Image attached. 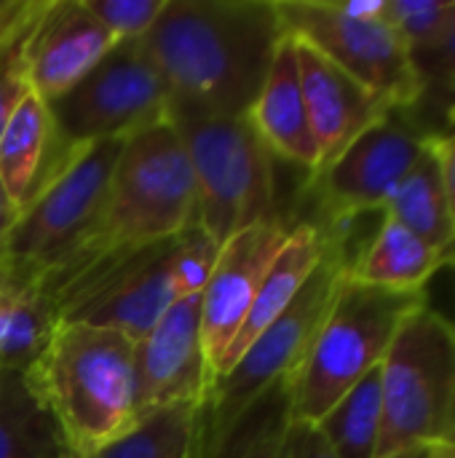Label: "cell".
I'll return each instance as SVG.
<instances>
[{"instance_id":"obj_32","label":"cell","mask_w":455,"mask_h":458,"mask_svg":"<svg viewBox=\"0 0 455 458\" xmlns=\"http://www.w3.org/2000/svg\"><path fill=\"white\" fill-rule=\"evenodd\" d=\"M432 282H442V298H445L442 306H432V309L453 327L455 333V242L451 247V260L445 263V268Z\"/></svg>"},{"instance_id":"obj_35","label":"cell","mask_w":455,"mask_h":458,"mask_svg":"<svg viewBox=\"0 0 455 458\" xmlns=\"http://www.w3.org/2000/svg\"><path fill=\"white\" fill-rule=\"evenodd\" d=\"M341 13L351 16V19H362V21H378L383 19L386 11V0H354V3H335Z\"/></svg>"},{"instance_id":"obj_36","label":"cell","mask_w":455,"mask_h":458,"mask_svg":"<svg viewBox=\"0 0 455 458\" xmlns=\"http://www.w3.org/2000/svg\"><path fill=\"white\" fill-rule=\"evenodd\" d=\"M19 284H29V282L21 279L5 260H0V298H3L5 293H11L13 287H19Z\"/></svg>"},{"instance_id":"obj_15","label":"cell","mask_w":455,"mask_h":458,"mask_svg":"<svg viewBox=\"0 0 455 458\" xmlns=\"http://www.w3.org/2000/svg\"><path fill=\"white\" fill-rule=\"evenodd\" d=\"M118 40L88 13L83 0H46L27 43L29 89L48 105L67 94Z\"/></svg>"},{"instance_id":"obj_16","label":"cell","mask_w":455,"mask_h":458,"mask_svg":"<svg viewBox=\"0 0 455 458\" xmlns=\"http://www.w3.org/2000/svg\"><path fill=\"white\" fill-rule=\"evenodd\" d=\"M295 54L306 110L319 150L316 169H322L392 107L381 105L365 86H359L338 64H333L327 56L298 38Z\"/></svg>"},{"instance_id":"obj_18","label":"cell","mask_w":455,"mask_h":458,"mask_svg":"<svg viewBox=\"0 0 455 458\" xmlns=\"http://www.w3.org/2000/svg\"><path fill=\"white\" fill-rule=\"evenodd\" d=\"M451 260V250H440L397 220L381 212L375 233L351 255L346 276L392 293H426L432 279Z\"/></svg>"},{"instance_id":"obj_11","label":"cell","mask_w":455,"mask_h":458,"mask_svg":"<svg viewBox=\"0 0 455 458\" xmlns=\"http://www.w3.org/2000/svg\"><path fill=\"white\" fill-rule=\"evenodd\" d=\"M48 110L54 142L46 166L72 148L129 140L172 118L169 91L142 40H118L67 94L48 102Z\"/></svg>"},{"instance_id":"obj_6","label":"cell","mask_w":455,"mask_h":458,"mask_svg":"<svg viewBox=\"0 0 455 458\" xmlns=\"http://www.w3.org/2000/svg\"><path fill=\"white\" fill-rule=\"evenodd\" d=\"M172 121L193 166L198 228L217 247L249 225L284 220L276 156L265 148L249 115L177 113Z\"/></svg>"},{"instance_id":"obj_33","label":"cell","mask_w":455,"mask_h":458,"mask_svg":"<svg viewBox=\"0 0 455 458\" xmlns=\"http://www.w3.org/2000/svg\"><path fill=\"white\" fill-rule=\"evenodd\" d=\"M287 427H276L271 432H265L263 437H257L241 456L236 458H284V437H287Z\"/></svg>"},{"instance_id":"obj_17","label":"cell","mask_w":455,"mask_h":458,"mask_svg":"<svg viewBox=\"0 0 455 458\" xmlns=\"http://www.w3.org/2000/svg\"><path fill=\"white\" fill-rule=\"evenodd\" d=\"M249 121L276 158L295 164L308 174L316 172L319 150L303 99L295 38L290 32H284L276 46L265 83L249 110Z\"/></svg>"},{"instance_id":"obj_13","label":"cell","mask_w":455,"mask_h":458,"mask_svg":"<svg viewBox=\"0 0 455 458\" xmlns=\"http://www.w3.org/2000/svg\"><path fill=\"white\" fill-rule=\"evenodd\" d=\"M290 231L292 225L284 220H265L233 233L217 250V260L201 293V341L209 394L220 378L228 349L255 303L263 276L284 247Z\"/></svg>"},{"instance_id":"obj_10","label":"cell","mask_w":455,"mask_h":458,"mask_svg":"<svg viewBox=\"0 0 455 458\" xmlns=\"http://www.w3.org/2000/svg\"><path fill=\"white\" fill-rule=\"evenodd\" d=\"M426 126L410 107L386 110L367 126L341 156L308 174L303 191L316 204V225L341 252L357 217L383 212L389 196L424 156L429 142Z\"/></svg>"},{"instance_id":"obj_20","label":"cell","mask_w":455,"mask_h":458,"mask_svg":"<svg viewBox=\"0 0 455 458\" xmlns=\"http://www.w3.org/2000/svg\"><path fill=\"white\" fill-rule=\"evenodd\" d=\"M54 142L48 105L29 89L0 134V180L19 209L35 193Z\"/></svg>"},{"instance_id":"obj_30","label":"cell","mask_w":455,"mask_h":458,"mask_svg":"<svg viewBox=\"0 0 455 458\" xmlns=\"http://www.w3.org/2000/svg\"><path fill=\"white\" fill-rule=\"evenodd\" d=\"M429 150L434 153L440 174H442V185H445L448 209H451V220H453L455 231V107L448 113L440 131H434L429 137Z\"/></svg>"},{"instance_id":"obj_2","label":"cell","mask_w":455,"mask_h":458,"mask_svg":"<svg viewBox=\"0 0 455 458\" xmlns=\"http://www.w3.org/2000/svg\"><path fill=\"white\" fill-rule=\"evenodd\" d=\"M196 225V177L185 142L169 118L123 142L91 231L59 268L38 282L51 293L107 252L164 242Z\"/></svg>"},{"instance_id":"obj_3","label":"cell","mask_w":455,"mask_h":458,"mask_svg":"<svg viewBox=\"0 0 455 458\" xmlns=\"http://www.w3.org/2000/svg\"><path fill=\"white\" fill-rule=\"evenodd\" d=\"M24 378L51 413L70 458L94 454L139 419L134 341L118 330L59 322Z\"/></svg>"},{"instance_id":"obj_7","label":"cell","mask_w":455,"mask_h":458,"mask_svg":"<svg viewBox=\"0 0 455 458\" xmlns=\"http://www.w3.org/2000/svg\"><path fill=\"white\" fill-rule=\"evenodd\" d=\"M378 458L448 440L455 413V333L424 303L397 330L381 362Z\"/></svg>"},{"instance_id":"obj_5","label":"cell","mask_w":455,"mask_h":458,"mask_svg":"<svg viewBox=\"0 0 455 458\" xmlns=\"http://www.w3.org/2000/svg\"><path fill=\"white\" fill-rule=\"evenodd\" d=\"M424 303L426 293H392L343 276L314 344L287 381L290 424H319L351 386L381 368L397 330Z\"/></svg>"},{"instance_id":"obj_14","label":"cell","mask_w":455,"mask_h":458,"mask_svg":"<svg viewBox=\"0 0 455 458\" xmlns=\"http://www.w3.org/2000/svg\"><path fill=\"white\" fill-rule=\"evenodd\" d=\"M134 370L137 416L180 403L206 405L209 378L201 341V293L177 301L134 344Z\"/></svg>"},{"instance_id":"obj_26","label":"cell","mask_w":455,"mask_h":458,"mask_svg":"<svg viewBox=\"0 0 455 458\" xmlns=\"http://www.w3.org/2000/svg\"><path fill=\"white\" fill-rule=\"evenodd\" d=\"M46 8V0L0 3V134L29 91L27 81V43Z\"/></svg>"},{"instance_id":"obj_38","label":"cell","mask_w":455,"mask_h":458,"mask_svg":"<svg viewBox=\"0 0 455 458\" xmlns=\"http://www.w3.org/2000/svg\"><path fill=\"white\" fill-rule=\"evenodd\" d=\"M429 458H455V445H451V443H440V445L432 448Z\"/></svg>"},{"instance_id":"obj_28","label":"cell","mask_w":455,"mask_h":458,"mask_svg":"<svg viewBox=\"0 0 455 458\" xmlns=\"http://www.w3.org/2000/svg\"><path fill=\"white\" fill-rule=\"evenodd\" d=\"M383 19L405 40L410 56L424 54L448 38L455 19V0H386Z\"/></svg>"},{"instance_id":"obj_4","label":"cell","mask_w":455,"mask_h":458,"mask_svg":"<svg viewBox=\"0 0 455 458\" xmlns=\"http://www.w3.org/2000/svg\"><path fill=\"white\" fill-rule=\"evenodd\" d=\"M217 250L196 225L164 242L107 252L48 295L59 322L110 327L137 344L177 301L204 293Z\"/></svg>"},{"instance_id":"obj_25","label":"cell","mask_w":455,"mask_h":458,"mask_svg":"<svg viewBox=\"0 0 455 458\" xmlns=\"http://www.w3.org/2000/svg\"><path fill=\"white\" fill-rule=\"evenodd\" d=\"M338 458H378L383 403L381 368L370 370L314 424Z\"/></svg>"},{"instance_id":"obj_23","label":"cell","mask_w":455,"mask_h":458,"mask_svg":"<svg viewBox=\"0 0 455 458\" xmlns=\"http://www.w3.org/2000/svg\"><path fill=\"white\" fill-rule=\"evenodd\" d=\"M0 458H70L24 373H0Z\"/></svg>"},{"instance_id":"obj_31","label":"cell","mask_w":455,"mask_h":458,"mask_svg":"<svg viewBox=\"0 0 455 458\" xmlns=\"http://www.w3.org/2000/svg\"><path fill=\"white\" fill-rule=\"evenodd\" d=\"M284 458H338L314 424H290L284 437Z\"/></svg>"},{"instance_id":"obj_37","label":"cell","mask_w":455,"mask_h":458,"mask_svg":"<svg viewBox=\"0 0 455 458\" xmlns=\"http://www.w3.org/2000/svg\"><path fill=\"white\" fill-rule=\"evenodd\" d=\"M434 448V445H432ZM432 448H410V451H400L394 456H383V458H429Z\"/></svg>"},{"instance_id":"obj_12","label":"cell","mask_w":455,"mask_h":458,"mask_svg":"<svg viewBox=\"0 0 455 458\" xmlns=\"http://www.w3.org/2000/svg\"><path fill=\"white\" fill-rule=\"evenodd\" d=\"M284 32L308 43L386 107H416L421 81L405 40L386 19L362 21L322 0L276 3Z\"/></svg>"},{"instance_id":"obj_8","label":"cell","mask_w":455,"mask_h":458,"mask_svg":"<svg viewBox=\"0 0 455 458\" xmlns=\"http://www.w3.org/2000/svg\"><path fill=\"white\" fill-rule=\"evenodd\" d=\"M346 276V258L330 242L327 255L308 276L290 309L268 325L241 360L215 384L201 411V451L198 458H209L236 421L274 386L287 384L314 344L335 295Z\"/></svg>"},{"instance_id":"obj_29","label":"cell","mask_w":455,"mask_h":458,"mask_svg":"<svg viewBox=\"0 0 455 458\" xmlns=\"http://www.w3.org/2000/svg\"><path fill=\"white\" fill-rule=\"evenodd\" d=\"M83 5L115 40H142L158 21L166 0H83Z\"/></svg>"},{"instance_id":"obj_19","label":"cell","mask_w":455,"mask_h":458,"mask_svg":"<svg viewBox=\"0 0 455 458\" xmlns=\"http://www.w3.org/2000/svg\"><path fill=\"white\" fill-rule=\"evenodd\" d=\"M327 247H330V242L324 239V233L316 225L303 223V220L298 225H292L284 247L279 250L268 274L263 276V284L255 295V303H252L239 335L233 338L231 349L223 360L220 378L241 360V354L252 346V341L290 309V303L298 298V293L303 290L308 276L316 271V266L327 255Z\"/></svg>"},{"instance_id":"obj_22","label":"cell","mask_w":455,"mask_h":458,"mask_svg":"<svg viewBox=\"0 0 455 458\" xmlns=\"http://www.w3.org/2000/svg\"><path fill=\"white\" fill-rule=\"evenodd\" d=\"M201 405L180 403L139 416L131 429L83 458H198Z\"/></svg>"},{"instance_id":"obj_24","label":"cell","mask_w":455,"mask_h":458,"mask_svg":"<svg viewBox=\"0 0 455 458\" xmlns=\"http://www.w3.org/2000/svg\"><path fill=\"white\" fill-rule=\"evenodd\" d=\"M59 325L56 306L40 282L19 284L0 298V373H24Z\"/></svg>"},{"instance_id":"obj_1","label":"cell","mask_w":455,"mask_h":458,"mask_svg":"<svg viewBox=\"0 0 455 458\" xmlns=\"http://www.w3.org/2000/svg\"><path fill=\"white\" fill-rule=\"evenodd\" d=\"M282 35L268 0H166L142 46L172 115H249Z\"/></svg>"},{"instance_id":"obj_34","label":"cell","mask_w":455,"mask_h":458,"mask_svg":"<svg viewBox=\"0 0 455 458\" xmlns=\"http://www.w3.org/2000/svg\"><path fill=\"white\" fill-rule=\"evenodd\" d=\"M19 215H21L19 204L11 199V193L5 191V185L0 180V260L5 255V247H8V239H11V231H13Z\"/></svg>"},{"instance_id":"obj_21","label":"cell","mask_w":455,"mask_h":458,"mask_svg":"<svg viewBox=\"0 0 455 458\" xmlns=\"http://www.w3.org/2000/svg\"><path fill=\"white\" fill-rule=\"evenodd\" d=\"M383 215L440 250L453 247L455 231L448 209V196H445L437 158L429 150V142L424 156L413 164V169L402 177V182L389 196Z\"/></svg>"},{"instance_id":"obj_39","label":"cell","mask_w":455,"mask_h":458,"mask_svg":"<svg viewBox=\"0 0 455 458\" xmlns=\"http://www.w3.org/2000/svg\"><path fill=\"white\" fill-rule=\"evenodd\" d=\"M445 443L455 445V413H453V421H451V432H448V440H445Z\"/></svg>"},{"instance_id":"obj_27","label":"cell","mask_w":455,"mask_h":458,"mask_svg":"<svg viewBox=\"0 0 455 458\" xmlns=\"http://www.w3.org/2000/svg\"><path fill=\"white\" fill-rule=\"evenodd\" d=\"M413 67L421 81V99L410 110L426 131L434 134L455 107V19L448 38L437 48L413 54Z\"/></svg>"},{"instance_id":"obj_9","label":"cell","mask_w":455,"mask_h":458,"mask_svg":"<svg viewBox=\"0 0 455 458\" xmlns=\"http://www.w3.org/2000/svg\"><path fill=\"white\" fill-rule=\"evenodd\" d=\"M126 140H102L54 158L11 231L3 260L27 282L59 268L91 231Z\"/></svg>"}]
</instances>
